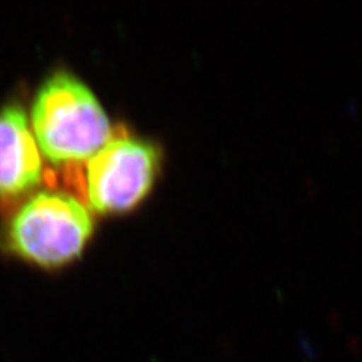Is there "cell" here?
Masks as SVG:
<instances>
[{
	"mask_svg": "<svg viewBox=\"0 0 362 362\" xmlns=\"http://www.w3.org/2000/svg\"><path fill=\"white\" fill-rule=\"evenodd\" d=\"M31 119L42 152L55 164L90 160L112 136L93 93L67 73L52 76L42 86Z\"/></svg>",
	"mask_w": 362,
	"mask_h": 362,
	"instance_id": "cell-1",
	"label": "cell"
},
{
	"mask_svg": "<svg viewBox=\"0 0 362 362\" xmlns=\"http://www.w3.org/2000/svg\"><path fill=\"white\" fill-rule=\"evenodd\" d=\"M93 231L88 208L62 192H40L10 220L1 248L52 270L78 258Z\"/></svg>",
	"mask_w": 362,
	"mask_h": 362,
	"instance_id": "cell-2",
	"label": "cell"
},
{
	"mask_svg": "<svg viewBox=\"0 0 362 362\" xmlns=\"http://www.w3.org/2000/svg\"><path fill=\"white\" fill-rule=\"evenodd\" d=\"M157 151L133 139H110L88 161V197L100 214L124 212L149 191L157 169Z\"/></svg>",
	"mask_w": 362,
	"mask_h": 362,
	"instance_id": "cell-3",
	"label": "cell"
},
{
	"mask_svg": "<svg viewBox=\"0 0 362 362\" xmlns=\"http://www.w3.org/2000/svg\"><path fill=\"white\" fill-rule=\"evenodd\" d=\"M42 177L38 146L25 112L15 105L0 107V202L26 194Z\"/></svg>",
	"mask_w": 362,
	"mask_h": 362,
	"instance_id": "cell-4",
	"label": "cell"
}]
</instances>
